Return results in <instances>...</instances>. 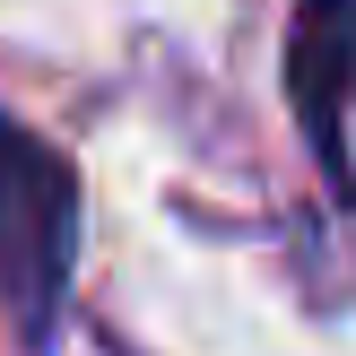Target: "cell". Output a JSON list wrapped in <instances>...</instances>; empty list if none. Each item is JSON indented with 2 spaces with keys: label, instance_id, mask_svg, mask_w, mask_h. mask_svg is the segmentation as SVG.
Masks as SVG:
<instances>
[{
  "label": "cell",
  "instance_id": "cell-1",
  "mask_svg": "<svg viewBox=\"0 0 356 356\" xmlns=\"http://www.w3.org/2000/svg\"><path fill=\"white\" fill-rule=\"evenodd\" d=\"M70 278H79V165L26 113L0 104V313L26 356L61 339Z\"/></svg>",
  "mask_w": 356,
  "mask_h": 356
},
{
  "label": "cell",
  "instance_id": "cell-2",
  "mask_svg": "<svg viewBox=\"0 0 356 356\" xmlns=\"http://www.w3.org/2000/svg\"><path fill=\"white\" fill-rule=\"evenodd\" d=\"M348 104H356V0H296V17H287V113H296V139L313 148V165H322L330 200L356 191Z\"/></svg>",
  "mask_w": 356,
  "mask_h": 356
}]
</instances>
